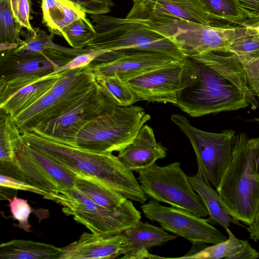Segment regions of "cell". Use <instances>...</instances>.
Returning <instances> with one entry per match:
<instances>
[{
    "instance_id": "cell-1",
    "label": "cell",
    "mask_w": 259,
    "mask_h": 259,
    "mask_svg": "<svg viewBox=\"0 0 259 259\" xmlns=\"http://www.w3.org/2000/svg\"><path fill=\"white\" fill-rule=\"evenodd\" d=\"M197 64L195 81L179 95L175 105L191 117L235 111L257 101L247 81L244 66L234 54L208 52L190 56Z\"/></svg>"
},
{
    "instance_id": "cell-2",
    "label": "cell",
    "mask_w": 259,
    "mask_h": 259,
    "mask_svg": "<svg viewBox=\"0 0 259 259\" xmlns=\"http://www.w3.org/2000/svg\"><path fill=\"white\" fill-rule=\"evenodd\" d=\"M26 144L58 163L77 177L95 181L144 204L147 196L133 173L112 153H98L55 142L32 132H21Z\"/></svg>"
},
{
    "instance_id": "cell-3",
    "label": "cell",
    "mask_w": 259,
    "mask_h": 259,
    "mask_svg": "<svg viewBox=\"0 0 259 259\" xmlns=\"http://www.w3.org/2000/svg\"><path fill=\"white\" fill-rule=\"evenodd\" d=\"M253 138L244 133L237 135L232 161L217 189L228 213L247 225L259 206V180L252 168Z\"/></svg>"
},
{
    "instance_id": "cell-4",
    "label": "cell",
    "mask_w": 259,
    "mask_h": 259,
    "mask_svg": "<svg viewBox=\"0 0 259 259\" xmlns=\"http://www.w3.org/2000/svg\"><path fill=\"white\" fill-rule=\"evenodd\" d=\"M91 18L96 34L85 49L151 51L179 60L187 57L174 41L142 22L104 15H91Z\"/></svg>"
},
{
    "instance_id": "cell-5",
    "label": "cell",
    "mask_w": 259,
    "mask_h": 259,
    "mask_svg": "<svg viewBox=\"0 0 259 259\" xmlns=\"http://www.w3.org/2000/svg\"><path fill=\"white\" fill-rule=\"evenodd\" d=\"M150 118L139 106L115 105L85 125L73 147L98 153L119 152L133 141Z\"/></svg>"
},
{
    "instance_id": "cell-6",
    "label": "cell",
    "mask_w": 259,
    "mask_h": 259,
    "mask_svg": "<svg viewBox=\"0 0 259 259\" xmlns=\"http://www.w3.org/2000/svg\"><path fill=\"white\" fill-rule=\"evenodd\" d=\"M61 205L66 215L72 216L91 232L108 235L121 233L141 221V214L130 199L119 207L110 209L101 206L75 187L43 197Z\"/></svg>"
},
{
    "instance_id": "cell-7",
    "label": "cell",
    "mask_w": 259,
    "mask_h": 259,
    "mask_svg": "<svg viewBox=\"0 0 259 259\" xmlns=\"http://www.w3.org/2000/svg\"><path fill=\"white\" fill-rule=\"evenodd\" d=\"M138 174L137 179L142 190L151 199L200 217L209 215L202 200L194 190L179 162L162 166L154 163Z\"/></svg>"
},
{
    "instance_id": "cell-8",
    "label": "cell",
    "mask_w": 259,
    "mask_h": 259,
    "mask_svg": "<svg viewBox=\"0 0 259 259\" xmlns=\"http://www.w3.org/2000/svg\"><path fill=\"white\" fill-rule=\"evenodd\" d=\"M170 118L189 139L196 157L198 171L217 189L233 157L236 132L232 130L221 133L202 131L179 114H172Z\"/></svg>"
},
{
    "instance_id": "cell-9",
    "label": "cell",
    "mask_w": 259,
    "mask_h": 259,
    "mask_svg": "<svg viewBox=\"0 0 259 259\" xmlns=\"http://www.w3.org/2000/svg\"><path fill=\"white\" fill-rule=\"evenodd\" d=\"M1 174L18 179L49 193L74 188L73 173L25 143L12 163L0 166Z\"/></svg>"
},
{
    "instance_id": "cell-10",
    "label": "cell",
    "mask_w": 259,
    "mask_h": 259,
    "mask_svg": "<svg viewBox=\"0 0 259 259\" xmlns=\"http://www.w3.org/2000/svg\"><path fill=\"white\" fill-rule=\"evenodd\" d=\"M115 105H116L96 82L93 88L70 108L29 132L48 140L73 147L75 138L80 131Z\"/></svg>"
},
{
    "instance_id": "cell-11",
    "label": "cell",
    "mask_w": 259,
    "mask_h": 259,
    "mask_svg": "<svg viewBox=\"0 0 259 259\" xmlns=\"http://www.w3.org/2000/svg\"><path fill=\"white\" fill-rule=\"evenodd\" d=\"M137 21L171 40L187 57L208 52L228 53L236 29V26L208 25L187 20Z\"/></svg>"
},
{
    "instance_id": "cell-12",
    "label": "cell",
    "mask_w": 259,
    "mask_h": 259,
    "mask_svg": "<svg viewBox=\"0 0 259 259\" xmlns=\"http://www.w3.org/2000/svg\"><path fill=\"white\" fill-rule=\"evenodd\" d=\"M197 76L196 61L187 57L125 81L139 100L175 105L180 93L192 84Z\"/></svg>"
},
{
    "instance_id": "cell-13",
    "label": "cell",
    "mask_w": 259,
    "mask_h": 259,
    "mask_svg": "<svg viewBox=\"0 0 259 259\" xmlns=\"http://www.w3.org/2000/svg\"><path fill=\"white\" fill-rule=\"evenodd\" d=\"M0 104L26 86L54 73L70 61L42 53L19 52L14 49L1 52Z\"/></svg>"
},
{
    "instance_id": "cell-14",
    "label": "cell",
    "mask_w": 259,
    "mask_h": 259,
    "mask_svg": "<svg viewBox=\"0 0 259 259\" xmlns=\"http://www.w3.org/2000/svg\"><path fill=\"white\" fill-rule=\"evenodd\" d=\"M141 208L147 219L158 223L165 231L182 237L193 244H213L228 238L207 219L186 210L165 206L153 199L143 204Z\"/></svg>"
},
{
    "instance_id": "cell-15",
    "label": "cell",
    "mask_w": 259,
    "mask_h": 259,
    "mask_svg": "<svg viewBox=\"0 0 259 259\" xmlns=\"http://www.w3.org/2000/svg\"><path fill=\"white\" fill-rule=\"evenodd\" d=\"M178 60L154 51L122 50L104 52L90 64L95 75H117L126 81Z\"/></svg>"
},
{
    "instance_id": "cell-16",
    "label": "cell",
    "mask_w": 259,
    "mask_h": 259,
    "mask_svg": "<svg viewBox=\"0 0 259 259\" xmlns=\"http://www.w3.org/2000/svg\"><path fill=\"white\" fill-rule=\"evenodd\" d=\"M126 18L149 22L187 20L213 25L201 0H138Z\"/></svg>"
},
{
    "instance_id": "cell-17",
    "label": "cell",
    "mask_w": 259,
    "mask_h": 259,
    "mask_svg": "<svg viewBox=\"0 0 259 259\" xmlns=\"http://www.w3.org/2000/svg\"><path fill=\"white\" fill-rule=\"evenodd\" d=\"M124 239L121 234L108 235L84 232L79 238L62 247L60 259H111L123 255Z\"/></svg>"
},
{
    "instance_id": "cell-18",
    "label": "cell",
    "mask_w": 259,
    "mask_h": 259,
    "mask_svg": "<svg viewBox=\"0 0 259 259\" xmlns=\"http://www.w3.org/2000/svg\"><path fill=\"white\" fill-rule=\"evenodd\" d=\"M124 239V259L163 258L149 253L148 250L175 239L177 235L147 222L140 221L120 233Z\"/></svg>"
},
{
    "instance_id": "cell-19",
    "label": "cell",
    "mask_w": 259,
    "mask_h": 259,
    "mask_svg": "<svg viewBox=\"0 0 259 259\" xmlns=\"http://www.w3.org/2000/svg\"><path fill=\"white\" fill-rule=\"evenodd\" d=\"M166 155L167 149L157 142L153 130L144 124L133 141L119 152L117 157L127 168L138 172Z\"/></svg>"
},
{
    "instance_id": "cell-20",
    "label": "cell",
    "mask_w": 259,
    "mask_h": 259,
    "mask_svg": "<svg viewBox=\"0 0 259 259\" xmlns=\"http://www.w3.org/2000/svg\"><path fill=\"white\" fill-rule=\"evenodd\" d=\"M188 179L207 209L209 218L207 219L209 223L219 224L225 230L229 228L231 224L242 225L228 213L217 190L199 171L194 175L188 176Z\"/></svg>"
},
{
    "instance_id": "cell-21",
    "label": "cell",
    "mask_w": 259,
    "mask_h": 259,
    "mask_svg": "<svg viewBox=\"0 0 259 259\" xmlns=\"http://www.w3.org/2000/svg\"><path fill=\"white\" fill-rule=\"evenodd\" d=\"M62 71L52 73L21 89L0 104V110L13 118L49 93L61 75Z\"/></svg>"
},
{
    "instance_id": "cell-22",
    "label": "cell",
    "mask_w": 259,
    "mask_h": 259,
    "mask_svg": "<svg viewBox=\"0 0 259 259\" xmlns=\"http://www.w3.org/2000/svg\"><path fill=\"white\" fill-rule=\"evenodd\" d=\"M42 23L51 33L61 36L67 26L86 17L85 12L69 0H42Z\"/></svg>"
},
{
    "instance_id": "cell-23",
    "label": "cell",
    "mask_w": 259,
    "mask_h": 259,
    "mask_svg": "<svg viewBox=\"0 0 259 259\" xmlns=\"http://www.w3.org/2000/svg\"><path fill=\"white\" fill-rule=\"evenodd\" d=\"M62 248L32 240L14 239L0 245L1 259H60Z\"/></svg>"
},
{
    "instance_id": "cell-24",
    "label": "cell",
    "mask_w": 259,
    "mask_h": 259,
    "mask_svg": "<svg viewBox=\"0 0 259 259\" xmlns=\"http://www.w3.org/2000/svg\"><path fill=\"white\" fill-rule=\"evenodd\" d=\"M35 32L30 34L15 50L30 53H42L48 56L70 61L76 56L90 49H76L65 47L53 41V34H47L39 28H34Z\"/></svg>"
},
{
    "instance_id": "cell-25",
    "label": "cell",
    "mask_w": 259,
    "mask_h": 259,
    "mask_svg": "<svg viewBox=\"0 0 259 259\" xmlns=\"http://www.w3.org/2000/svg\"><path fill=\"white\" fill-rule=\"evenodd\" d=\"M201 2L213 26H237L248 21L237 0H201Z\"/></svg>"
},
{
    "instance_id": "cell-26",
    "label": "cell",
    "mask_w": 259,
    "mask_h": 259,
    "mask_svg": "<svg viewBox=\"0 0 259 259\" xmlns=\"http://www.w3.org/2000/svg\"><path fill=\"white\" fill-rule=\"evenodd\" d=\"M24 143L13 117L0 110V166L13 162L17 151Z\"/></svg>"
},
{
    "instance_id": "cell-27",
    "label": "cell",
    "mask_w": 259,
    "mask_h": 259,
    "mask_svg": "<svg viewBox=\"0 0 259 259\" xmlns=\"http://www.w3.org/2000/svg\"><path fill=\"white\" fill-rule=\"evenodd\" d=\"M228 52L235 55L244 66L259 58V34L246 22L236 26Z\"/></svg>"
},
{
    "instance_id": "cell-28",
    "label": "cell",
    "mask_w": 259,
    "mask_h": 259,
    "mask_svg": "<svg viewBox=\"0 0 259 259\" xmlns=\"http://www.w3.org/2000/svg\"><path fill=\"white\" fill-rule=\"evenodd\" d=\"M75 188L97 204L107 208H116L126 199L118 192L92 180L77 177Z\"/></svg>"
},
{
    "instance_id": "cell-29",
    "label": "cell",
    "mask_w": 259,
    "mask_h": 259,
    "mask_svg": "<svg viewBox=\"0 0 259 259\" xmlns=\"http://www.w3.org/2000/svg\"><path fill=\"white\" fill-rule=\"evenodd\" d=\"M228 238L220 243L203 247L198 250L190 251L185 255L175 257L176 258L195 259H219L225 258L230 259L239 252L243 247L245 240H241L236 237L229 229L226 230Z\"/></svg>"
},
{
    "instance_id": "cell-30",
    "label": "cell",
    "mask_w": 259,
    "mask_h": 259,
    "mask_svg": "<svg viewBox=\"0 0 259 259\" xmlns=\"http://www.w3.org/2000/svg\"><path fill=\"white\" fill-rule=\"evenodd\" d=\"M95 78L104 93L116 105L128 106L139 101L133 89L117 75H95Z\"/></svg>"
},
{
    "instance_id": "cell-31",
    "label": "cell",
    "mask_w": 259,
    "mask_h": 259,
    "mask_svg": "<svg viewBox=\"0 0 259 259\" xmlns=\"http://www.w3.org/2000/svg\"><path fill=\"white\" fill-rule=\"evenodd\" d=\"M22 27L13 16L9 0H0L1 52L16 48L23 42L20 38Z\"/></svg>"
},
{
    "instance_id": "cell-32",
    "label": "cell",
    "mask_w": 259,
    "mask_h": 259,
    "mask_svg": "<svg viewBox=\"0 0 259 259\" xmlns=\"http://www.w3.org/2000/svg\"><path fill=\"white\" fill-rule=\"evenodd\" d=\"M58 101L50 91L18 114L13 119L20 132L31 131L39 124Z\"/></svg>"
},
{
    "instance_id": "cell-33",
    "label": "cell",
    "mask_w": 259,
    "mask_h": 259,
    "mask_svg": "<svg viewBox=\"0 0 259 259\" xmlns=\"http://www.w3.org/2000/svg\"><path fill=\"white\" fill-rule=\"evenodd\" d=\"M96 34L94 25L87 18H79L64 28L61 36L73 48L84 49Z\"/></svg>"
},
{
    "instance_id": "cell-34",
    "label": "cell",
    "mask_w": 259,
    "mask_h": 259,
    "mask_svg": "<svg viewBox=\"0 0 259 259\" xmlns=\"http://www.w3.org/2000/svg\"><path fill=\"white\" fill-rule=\"evenodd\" d=\"M9 207L13 218L18 222V226L26 232L31 231L29 222L32 209L27 200L14 197L10 200Z\"/></svg>"
},
{
    "instance_id": "cell-35",
    "label": "cell",
    "mask_w": 259,
    "mask_h": 259,
    "mask_svg": "<svg viewBox=\"0 0 259 259\" xmlns=\"http://www.w3.org/2000/svg\"><path fill=\"white\" fill-rule=\"evenodd\" d=\"M11 9L16 20L30 33H34V28L30 22V0H9Z\"/></svg>"
},
{
    "instance_id": "cell-36",
    "label": "cell",
    "mask_w": 259,
    "mask_h": 259,
    "mask_svg": "<svg viewBox=\"0 0 259 259\" xmlns=\"http://www.w3.org/2000/svg\"><path fill=\"white\" fill-rule=\"evenodd\" d=\"M79 6L86 14L91 15H104L114 6L111 0H69Z\"/></svg>"
},
{
    "instance_id": "cell-37",
    "label": "cell",
    "mask_w": 259,
    "mask_h": 259,
    "mask_svg": "<svg viewBox=\"0 0 259 259\" xmlns=\"http://www.w3.org/2000/svg\"><path fill=\"white\" fill-rule=\"evenodd\" d=\"M104 52L103 51L90 49L89 51L76 56L66 64L57 68L55 73L87 66Z\"/></svg>"
},
{
    "instance_id": "cell-38",
    "label": "cell",
    "mask_w": 259,
    "mask_h": 259,
    "mask_svg": "<svg viewBox=\"0 0 259 259\" xmlns=\"http://www.w3.org/2000/svg\"><path fill=\"white\" fill-rule=\"evenodd\" d=\"M0 185L1 187L10 188L16 190H22L34 193L42 196L49 193L27 183L18 179L1 174Z\"/></svg>"
},
{
    "instance_id": "cell-39",
    "label": "cell",
    "mask_w": 259,
    "mask_h": 259,
    "mask_svg": "<svg viewBox=\"0 0 259 259\" xmlns=\"http://www.w3.org/2000/svg\"><path fill=\"white\" fill-rule=\"evenodd\" d=\"M249 87L254 95L259 92V58L244 66Z\"/></svg>"
},
{
    "instance_id": "cell-40",
    "label": "cell",
    "mask_w": 259,
    "mask_h": 259,
    "mask_svg": "<svg viewBox=\"0 0 259 259\" xmlns=\"http://www.w3.org/2000/svg\"><path fill=\"white\" fill-rule=\"evenodd\" d=\"M248 20H259V0H237Z\"/></svg>"
},
{
    "instance_id": "cell-41",
    "label": "cell",
    "mask_w": 259,
    "mask_h": 259,
    "mask_svg": "<svg viewBox=\"0 0 259 259\" xmlns=\"http://www.w3.org/2000/svg\"><path fill=\"white\" fill-rule=\"evenodd\" d=\"M258 257L259 253L252 247L248 240H245L241 250L230 259H255Z\"/></svg>"
},
{
    "instance_id": "cell-42",
    "label": "cell",
    "mask_w": 259,
    "mask_h": 259,
    "mask_svg": "<svg viewBox=\"0 0 259 259\" xmlns=\"http://www.w3.org/2000/svg\"><path fill=\"white\" fill-rule=\"evenodd\" d=\"M246 225L249 238L255 241H259V206L252 221Z\"/></svg>"
},
{
    "instance_id": "cell-43",
    "label": "cell",
    "mask_w": 259,
    "mask_h": 259,
    "mask_svg": "<svg viewBox=\"0 0 259 259\" xmlns=\"http://www.w3.org/2000/svg\"><path fill=\"white\" fill-rule=\"evenodd\" d=\"M254 143V154L252 162V170L259 180V137L253 138Z\"/></svg>"
},
{
    "instance_id": "cell-44",
    "label": "cell",
    "mask_w": 259,
    "mask_h": 259,
    "mask_svg": "<svg viewBox=\"0 0 259 259\" xmlns=\"http://www.w3.org/2000/svg\"><path fill=\"white\" fill-rule=\"evenodd\" d=\"M259 34V20L246 21Z\"/></svg>"
},
{
    "instance_id": "cell-45",
    "label": "cell",
    "mask_w": 259,
    "mask_h": 259,
    "mask_svg": "<svg viewBox=\"0 0 259 259\" xmlns=\"http://www.w3.org/2000/svg\"><path fill=\"white\" fill-rule=\"evenodd\" d=\"M250 121H255V122L259 123V118H255L251 119Z\"/></svg>"
},
{
    "instance_id": "cell-46",
    "label": "cell",
    "mask_w": 259,
    "mask_h": 259,
    "mask_svg": "<svg viewBox=\"0 0 259 259\" xmlns=\"http://www.w3.org/2000/svg\"><path fill=\"white\" fill-rule=\"evenodd\" d=\"M133 1H134V2H136V1H137L138 0H133Z\"/></svg>"
},
{
    "instance_id": "cell-47",
    "label": "cell",
    "mask_w": 259,
    "mask_h": 259,
    "mask_svg": "<svg viewBox=\"0 0 259 259\" xmlns=\"http://www.w3.org/2000/svg\"><path fill=\"white\" fill-rule=\"evenodd\" d=\"M257 96H258V99H259V92H258V95H257Z\"/></svg>"
}]
</instances>
